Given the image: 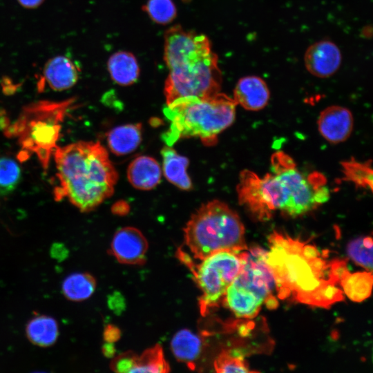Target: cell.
<instances>
[{
	"instance_id": "obj_3",
	"label": "cell",
	"mask_w": 373,
	"mask_h": 373,
	"mask_svg": "<svg viewBox=\"0 0 373 373\" xmlns=\"http://www.w3.org/2000/svg\"><path fill=\"white\" fill-rule=\"evenodd\" d=\"M236 106L233 98L221 92L208 97L178 98L163 109L169 127L162 139L170 146L188 137H198L205 146H213L218 135L233 123Z\"/></svg>"
},
{
	"instance_id": "obj_33",
	"label": "cell",
	"mask_w": 373,
	"mask_h": 373,
	"mask_svg": "<svg viewBox=\"0 0 373 373\" xmlns=\"http://www.w3.org/2000/svg\"><path fill=\"white\" fill-rule=\"evenodd\" d=\"M18 1L26 8H35L40 6L44 0H18Z\"/></svg>"
},
{
	"instance_id": "obj_18",
	"label": "cell",
	"mask_w": 373,
	"mask_h": 373,
	"mask_svg": "<svg viewBox=\"0 0 373 373\" xmlns=\"http://www.w3.org/2000/svg\"><path fill=\"white\" fill-rule=\"evenodd\" d=\"M161 154L165 178L179 189L190 190L192 188V182L186 171L189 160L179 155L170 146H165L162 150Z\"/></svg>"
},
{
	"instance_id": "obj_11",
	"label": "cell",
	"mask_w": 373,
	"mask_h": 373,
	"mask_svg": "<svg viewBox=\"0 0 373 373\" xmlns=\"http://www.w3.org/2000/svg\"><path fill=\"white\" fill-rule=\"evenodd\" d=\"M148 242L137 229L126 227L117 230L112 240L111 253L118 262L126 265H142L146 261Z\"/></svg>"
},
{
	"instance_id": "obj_26",
	"label": "cell",
	"mask_w": 373,
	"mask_h": 373,
	"mask_svg": "<svg viewBox=\"0 0 373 373\" xmlns=\"http://www.w3.org/2000/svg\"><path fill=\"white\" fill-rule=\"evenodd\" d=\"M21 172L13 159L0 156V196L8 195L17 186Z\"/></svg>"
},
{
	"instance_id": "obj_31",
	"label": "cell",
	"mask_w": 373,
	"mask_h": 373,
	"mask_svg": "<svg viewBox=\"0 0 373 373\" xmlns=\"http://www.w3.org/2000/svg\"><path fill=\"white\" fill-rule=\"evenodd\" d=\"M119 329L113 325H107L104 330L103 338L106 342L115 343L120 338Z\"/></svg>"
},
{
	"instance_id": "obj_13",
	"label": "cell",
	"mask_w": 373,
	"mask_h": 373,
	"mask_svg": "<svg viewBox=\"0 0 373 373\" xmlns=\"http://www.w3.org/2000/svg\"><path fill=\"white\" fill-rule=\"evenodd\" d=\"M354 126V117L351 111L340 106H331L325 108L318 118V129L327 142L338 144L347 140Z\"/></svg>"
},
{
	"instance_id": "obj_1",
	"label": "cell",
	"mask_w": 373,
	"mask_h": 373,
	"mask_svg": "<svg viewBox=\"0 0 373 373\" xmlns=\"http://www.w3.org/2000/svg\"><path fill=\"white\" fill-rule=\"evenodd\" d=\"M269 245L267 262L280 299L320 307L344 299L338 286L348 271L345 260H329L315 246L276 231Z\"/></svg>"
},
{
	"instance_id": "obj_25",
	"label": "cell",
	"mask_w": 373,
	"mask_h": 373,
	"mask_svg": "<svg viewBox=\"0 0 373 373\" xmlns=\"http://www.w3.org/2000/svg\"><path fill=\"white\" fill-rule=\"evenodd\" d=\"M343 180L351 182L356 187L372 191V169L371 163L361 162L352 158L341 163Z\"/></svg>"
},
{
	"instance_id": "obj_22",
	"label": "cell",
	"mask_w": 373,
	"mask_h": 373,
	"mask_svg": "<svg viewBox=\"0 0 373 373\" xmlns=\"http://www.w3.org/2000/svg\"><path fill=\"white\" fill-rule=\"evenodd\" d=\"M96 285V280L91 274L85 272L73 273L64 280L61 291L68 300L80 302L93 295Z\"/></svg>"
},
{
	"instance_id": "obj_29",
	"label": "cell",
	"mask_w": 373,
	"mask_h": 373,
	"mask_svg": "<svg viewBox=\"0 0 373 373\" xmlns=\"http://www.w3.org/2000/svg\"><path fill=\"white\" fill-rule=\"evenodd\" d=\"M213 366L217 372H252L243 356L237 352L222 351L215 359Z\"/></svg>"
},
{
	"instance_id": "obj_27",
	"label": "cell",
	"mask_w": 373,
	"mask_h": 373,
	"mask_svg": "<svg viewBox=\"0 0 373 373\" xmlns=\"http://www.w3.org/2000/svg\"><path fill=\"white\" fill-rule=\"evenodd\" d=\"M142 10L156 23L166 25L175 18L176 7L172 0H148Z\"/></svg>"
},
{
	"instance_id": "obj_7",
	"label": "cell",
	"mask_w": 373,
	"mask_h": 373,
	"mask_svg": "<svg viewBox=\"0 0 373 373\" xmlns=\"http://www.w3.org/2000/svg\"><path fill=\"white\" fill-rule=\"evenodd\" d=\"M236 191L239 203L257 220L264 221L277 210L289 215L294 188L287 171H274L260 177L245 169L240 174Z\"/></svg>"
},
{
	"instance_id": "obj_19",
	"label": "cell",
	"mask_w": 373,
	"mask_h": 373,
	"mask_svg": "<svg viewBox=\"0 0 373 373\" xmlns=\"http://www.w3.org/2000/svg\"><path fill=\"white\" fill-rule=\"evenodd\" d=\"M107 66L111 79L120 86H130L139 77L140 66L131 52L119 51L113 54L108 59Z\"/></svg>"
},
{
	"instance_id": "obj_32",
	"label": "cell",
	"mask_w": 373,
	"mask_h": 373,
	"mask_svg": "<svg viewBox=\"0 0 373 373\" xmlns=\"http://www.w3.org/2000/svg\"><path fill=\"white\" fill-rule=\"evenodd\" d=\"M102 353L106 357H113L115 353L113 343L106 342L102 346Z\"/></svg>"
},
{
	"instance_id": "obj_24",
	"label": "cell",
	"mask_w": 373,
	"mask_h": 373,
	"mask_svg": "<svg viewBox=\"0 0 373 373\" xmlns=\"http://www.w3.org/2000/svg\"><path fill=\"white\" fill-rule=\"evenodd\" d=\"M170 371L169 365L164 356L160 345L144 351L140 356H136L131 372L163 373Z\"/></svg>"
},
{
	"instance_id": "obj_6",
	"label": "cell",
	"mask_w": 373,
	"mask_h": 373,
	"mask_svg": "<svg viewBox=\"0 0 373 373\" xmlns=\"http://www.w3.org/2000/svg\"><path fill=\"white\" fill-rule=\"evenodd\" d=\"M71 103L67 100L32 104L8 130L9 135L18 138L24 155L35 153L45 169L57 148L61 123Z\"/></svg>"
},
{
	"instance_id": "obj_2",
	"label": "cell",
	"mask_w": 373,
	"mask_h": 373,
	"mask_svg": "<svg viewBox=\"0 0 373 373\" xmlns=\"http://www.w3.org/2000/svg\"><path fill=\"white\" fill-rule=\"evenodd\" d=\"M57 195L88 212L111 197L118 179L106 149L98 142L80 141L55 150Z\"/></svg>"
},
{
	"instance_id": "obj_4",
	"label": "cell",
	"mask_w": 373,
	"mask_h": 373,
	"mask_svg": "<svg viewBox=\"0 0 373 373\" xmlns=\"http://www.w3.org/2000/svg\"><path fill=\"white\" fill-rule=\"evenodd\" d=\"M184 232L186 245L194 258L200 260L219 251L240 252L247 249L245 227L239 216L218 200L198 209Z\"/></svg>"
},
{
	"instance_id": "obj_9",
	"label": "cell",
	"mask_w": 373,
	"mask_h": 373,
	"mask_svg": "<svg viewBox=\"0 0 373 373\" xmlns=\"http://www.w3.org/2000/svg\"><path fill=\"white\" fill-rule=\"evenodd\" d=\"M221 85L218 58L211 52L200 59L169 70L164 94L169 104L181 97L216 95L220 92Z\"/></svg>"
},
{
	"instance_id": "obj_8",
	"label": "cell",
	"mask_w": 373,
	"mask_h": 373,
	"mask_svg": "<svg viewBox=\"0 0 373 373\" xmlns=\"http://www.w3.org/2000/svg\"><path fill=\"white\" fill-rule=\"evenodd\" d=\"M242 251H219L201 260L199 265L191 261L186 265L202 291L198 302L202 315H206L224 298L240 269Z\"/></svg>"
},
{
	"instance_id": "obj_21",
	"label": "cell",
	"mask_w": 373,
	"mask_h": 373,
	"mask_svg": "<svg viewBox=\"0 0 373 373\" xmlns=\"http://www.w3.org/2000/svg\"><path fill=\"white\" fill-rule=\"evenodd\" d=\"M59 333L57 321L47 315L33 317L26 326V335L29 341L41 347H48L54 345Z\"/></svg>"
},
{
	"instance_id": "obj_28",
	"label": "cell",
	"mask_w": 373,
	"mask_h": 373,
	"mask_svg": "<svg viewBox=\"0 0 373 373\" xmlns=\"http://www.w3.org/2000/svg\"><path fill=\"white\" fill-rule=\"evenodd\" d=\"M349 257L367 270L372 269V240L363 237L351 241L347 247Z\"/></svg>"
},
{
	"instance_id": "obj_16",
	"label": "cell",
	"mask_w": 373,
	"mask_h": 373,
	"mask_svg": "<svg viewBox=\"0 0 373 373\" xmlns=\"http://www.w3.org/2000/svg\"><path fill=\"white\" fill-rule=\"evenodd\" d=\"M161 168L153 157L142 155L135 158L127 169V178L135 188L140 190H151L161 180Z\"/></svg>"
},
{
	"instance_id": "obj_12",
	"label": "cell",
	"mask_w": 373,
	"mask_h": 373,
	"mask_svg": "<svg viewBox=\"0 0 373 373\" xmlns=\"http://www.w3.org/2000/svg\"><path fill=\"white\" fill-rule=\"evenodd\" d=\"M341 52L338 47L330 41H321L311 45L306 50L304 62L312 75L328 77L334 74L341 64Z\"/></svg>"
},
{
	"instance_id": "obj_30",
	"label": "cell",
	"mask_w": 373,
	"mask_h": 373,
	"mask_svg": "<svg viewBox=\"0 0 373 373\" xmlns=\"http://www.w3.org/2000/svg\"><path fill=\"white\" fill-rule=\"evenodd\" d=\"M136 356L131 351L119 354L112 360L111 369L116 372H131Z\"/></svg>"
},
{
	"instance_id": "obj_14",
	"label": "cell",
	"mask_w": 373,
	"mask_h": 373,
	"mask_svg": "<svg viewBox=\"0 0 373 373\" xmlns=\"http://www.w3.org/2000/svg\"><path fill=\"white\" fill-rule=\"evenodd\" d=\"M269 90L260 77L251 75L242 77L237 82L233 99L247 111H257L264 108L269 99Z\"/></svg>"
},
{
	"instance_id": "obj_15",
	"label": "cell",
	"mask_w": 373,
	"mask_h": 373,
	"mask_svg": "<svg viewBox=\"0 0 373 373\" xmlns=\"http://www.w3.org/2000/svg\"><path fill=\"white\" fill-rule=\"evenodd\" d=\"M43 74L48 86L56 91L73 87L79 78L76 65L70 59L62 55L49 59L44 66Z\"/></svg>"
},
{
	"instance_id": "obj_17",
	"label": "cell",
	"mask_w": 373,
	"mask_h": 373,
	"mask_svg": "<svg viewBox=\"0 0 373 373\" xmlns=\"http://www.w3.org/2000/svg\"><path fill=\"white\" fill-rule=\"evenodd\" d=\"M171 348L178 361L186 363L191 370H195V362L204 350V342L199 335L188 329H182L172 338Z\"/></svg>"
},
{
	"instance_id": "obj_23",
	"label": "cell",
	"mask_w": 373,
	"mask_h": 373,
	"mask_svg": "<svg viewBox=\"0 0 373 373\" xmlns=\"http://www.w3.org/2000/svg\"><path fill=\"white\" fill-rule=\"evenodd\" d=\"M340 285L345 295L352 301L361 302L367 298L372 291V271L350 274L349 271L344 275Z\"/></svg>"
},
{
	"instance_id": "obj_5",
	"label": "cell",
	"mask_w": 373,
	"mask_h": 373,
	"mask_svg": "<svg viewBox=\"0 0 373 373\" xmlns=\"http://www.w3.org/2000/svg\"><path fill=\"white\" fill-rule=\"evenodd\" d=\"M240 269L224 296L225 305L240 318H254L266 303L277 306L272 296L275 282L267 262V251L260 247L244 250Z\"/></svg>"
},
{
	"instance_id": "obj_20",
	"label": "cell",
	"mask_w": 373,
	"mask_h": 373,
	"mask_svg": "<svg viewBox=\"0 0 373 373\" xmlns=\"http://www.w3.org/2000/svg\"><path fill=\"white\" fill-rule=\"evenodd\" d=\"M142 141L141 124H128L117 126L107 135L110 150L117 155H123L134 151Z\"/></svg>"
},
{
	"instance_id": "obj_10",
	"label": "cell",
	"mask_w": 373,
	"mask_h": 373,
	"mask_svg": "<svg viewBox=\"0 0 373 373\" xmlns=\"http://www.w3.org/2000/svg\"><path fill=\"white\" fill-rule=\"evenodd\" d=\"M213 52L208 37L175 25L164 33V60L169 70L200 59Z\"/></svg>"
}]
</instances>
